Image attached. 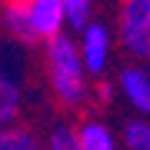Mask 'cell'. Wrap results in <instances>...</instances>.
<instances>
[{"instance_id": "obj_1", "label": "cell", "mask_w": 150, "mask_h": 150, "mask_svg": "<svg viewBox=\"0 0 150 150\" xmlns=\"http://www.w3.org/2000/svg\"><path fill=\"white\" fill-rule=\"evenodd\" d=\"M46 64L51 87L59 99L66 104H76L87 94V79H84V64H81L79 48L69 36H54L46 41Z\"/></svg>"}, {"instance_id": "obj_2", "label": "cell", "mask_w": 150, "mask_h": 150, "mask_svg": "<svg viewBox=\"0 0 150 150\" xmlns=\"http://www.w3.org/2000/svg\"><path fill=\"white\" fill-rule=\"evenodd\" d=\"M120 33L130 54L150 59V0H125Z\"/></svg>"}, {"instance_id": "obj_3", "label": "cell", "mask_w": 150, "mask_h": 150, "mask_svg": "<svg viewBox=\"0 0 150 150\" xmlns=\"http://www.w3.org/2000/svg\"><path fill=\"white\" fill-rule=\"evenodd\" d=\"M79 56H81V64H84V71L102 74V69L107 66V56H110V33L102 23L89 21V25L81 33Z\"/></svg>"}, {"instance_id": "obj_4", "label": "cell", "mask_w": 150, "mask_h": 150, "mask_svg": "<svg viewBox=\"0 0 150 150\" xmlns=\"http://www.w3.org/2000/svg\"><path fill=\"white\" fill-rule=\"evenodd\" d=\"M3 23L10 31V36L23 46H33L38 41L31 25V0H5L3 3Z\"/></svg>"}, {"instance_id": "obj_5", "label": "cell", "mask_w": 150, "mask_h": 150, "mask_svg": "<svg viewBox=\"0 0 150 150\" xmlns=\"http://www.w3.org/2000/svg\"><path fill=\"white\" fill-rule=\"evenodd\" d=\"M64 8L61 0H31V25L38 38H54L61 33Z\"/></svg>"}, {"instance_id": "obj_6", "label": "cell", "mask_w": 150, "mask_h": 150, "mask_svg": "<svg viewBox=\"0 0 150 150\" xmlns=\"http://www.w3.org/2000/svg\"><path fill=\"white\" fill-rule=\"evenodd\" d=\"M120 87L122 94L130 99L135 110L150 112V74L140 66H127L120 74Z\"/></svg>"}, {"instance_id": "obj_7", "label": "cell", "mask_w": 150, "mask_h": 150, "mask_svg": "<svg viewBox=\"0 0 150 150\" xmlns=\"http://www.w3.org/2000/svg\"><path fill=\"white\" fill-rule=\"evenodd\" d=\"M18 107H21V89H18V81L13 79L3 64H0V127H5V122L18 115Z\"/></svg>"}, {"instance_id": "obj_8", "label": "cell", "mask_w": 150, "mask_h": 150, "mask_svg": "<svg viewBox=\"0 0 150 150\" xmlns=\"http://www.w3.org/2000/svg\"><path fill=\"white\" fill-rule=\"evenodd\" d=\"M81 150H115V137L102 122H84L76 130Z\"/></svg>"}, {"instance_id": "obj_9", "label": "cell", "mask_w": 150, "mask_h": 150, "mask_svg": "<svg viewBox=\"0 0 150 150\" xmlns=\"http://www.w3.org/2000/svg\"><path fill=\"white\" fill-rule=\"evenodd\" d=\"M0 150H41L38 137L23 127H0Z\"/></svg>"}, {"instance_id": "obj_10", "label": "cell", "mask_w": 150, "mask_h": 150, "mask_svg": "<svg viewBox=\"0 0 150 150\" xmlns=\"http://www.w3.org/2000/svg\"><path fill=\"white\" fill-rule=\"evenodd\" d=\"M64 8V21L74 28V31H84L89 25V16H92V0H61Z\"/></svg>"}, {"instance_id": "obj_11", "label": "cell", "mask_w": 150, "mask_h": 150, "mask_svg": "<svg viewBox=\"0 0 150 150\" xmlns=\"http://www.w3.org/2000/svg\"><path fill=\"white\" fill-rule=\"evenodd\" d=\"M125 142L130 150H150V125L148 122H127Z\"/></svg>"}, {"instance_id": "obj_12", "label": "cell", "mask_w": 150, "mask_h": 150, "mask_svg": "<svg viewBox=\"0 0 150 150\" xmlns=\"http://www.w3.org/2000/svg\"><path fill=\"white\" fill-rule=\"evenodd\" d=\"M48 150H81L79 137L71 127H56L48 135Z\"/></svg>"}, {"instance_id": "obj_13", "label": "cell", "mask_w": 150, "mask_h": 150, "mask_svg": "<svg viewBox=\"0 0 150 150\" xmlns=\"http://www.w3.org/2000/svg\"><path fill=\"white\" fill-rule=\"evenodd\" d=\"M97 97H99L102 102H110L112 99V84L110 81H102V84L97 87Z\"/></svg>"}, {"instance_id": "obj_14", "label": "cell", "mask_w": 150, "mask_h": 150, "mask_svg": "<svg viewBox=\"0 0 150 150\" xmlns=\"http://www.w3.org/2000/svg\"><path fill=\"white\" fill-rule=\"evenodd\" d=\"M0 5H3V3H0Z\"/></svg>"}]
</instances>
